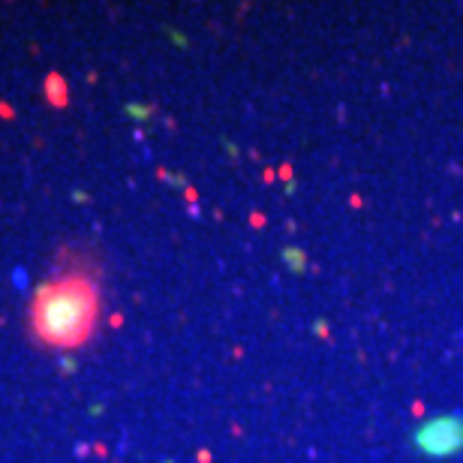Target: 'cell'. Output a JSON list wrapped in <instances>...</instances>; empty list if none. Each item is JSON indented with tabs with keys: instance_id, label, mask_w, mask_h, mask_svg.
I'll return each instance as SVG.
<instances>
[{
	"instance_id": "obj_1",
	"label": "cell",
	"mask_w": 463,
	"mask_h": 463,
	"mask_svg": "<svg viewBox=\"0 0 463 463\" xmlns=\"http://www.w3.org/2000/svg\"><path fill=\"white\" fill-rule=\"evenodd\" d=\"M99 319H103L99 277L85 265H73L33 292L25 328L30 343L51 352H75L97 337Z\"/></svg>"
},
{
	"instance_id": "obj_2",
	"label": "cell",
	"mask_w": 463,
	"mask_h": 463,
	"mask_svg": "<svg viewBox=\"0 0 463 463\" xmlns=\"http://www.w3.org/2000/svg\"><path fill=\"white\" fill-rule=\"evenodd\" d=\"M45 99H49L51 106H58V109H63L66 103H70L66 85H63V78H61L58 73H51L49 78H45Z\"/></svg>"
}]
</instances>
